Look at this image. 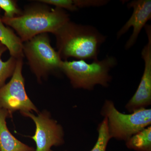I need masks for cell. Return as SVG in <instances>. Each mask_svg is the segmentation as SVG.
Here are the masks:
<instances>
[{
	"label": "cell",
	"mask_w": 151,
	"mask_h": 151,
	"mask_svg": "<svg viewBox=\"0 0 151 151\" xmlns=\"http://www.w3.org/2000/svg\"><path fill=\"white\" fill-rule=\"evenodd\" d=\"M54 35L57 52L63 60L70 57L78 60H97L100 47L107 38L92 26L70 21Z\"/></svg>",
	"instance_id": "6da1fadb"
},
{
	"label": "cell",
	"mask_w": 151,
	"mask_h": 151,
	"mask_svg": "<svg viewBox=\"0 0 151 151\" xmlns=\"http://www.w3.org/2000/svg\"><path fill=\"white\" fill-rule=\"evenodd\" d=\"M1 19L4 24L14 29L23 43L41 34H54L70 21L69 15L64 9L51 8L43 3L27 6L18 17H3Z\"/></svg>",
	"instance_id": "7a4b0ae2"
},
{
	"label": "cell",
	"mask_w": 151,
	"mask_h": 151,
	"mask_svg": "<svg viewBox=\"0 0 151 151\" xmlns=\"http://www.w3.org/2000/svg\"><path fill=\"white\" fill-rule=\"evenodd\" d=\"M115 57L107 55L101 60H93L88 63L85 60H63L60 70L76 89L92 90L97 85L107 87L112 80L110 70L117 65Z\"/></svg>",
	"instance_id": "3957f363"
},
{
	"label": "cell",
	"mask_w": 151,
	"mask_h": 151,
	"mask_svg": "<svg viewBox=\"0 0 151 151\" xmlns=\"http://www.w3.org/2000/svg\"><path fill=\"white\" fill-rule=\"evenodd\" d=\"M107 118L108 134L111 139L127 142L151 124V109H138L126 114L119 112L113 101L105 100L101 112Z\"/></svg>",
	"instance_id": "277c9868"
},
{
	"label": "cell",
	"mask_w": 151,
	"mask_h": 151,
	"mask_svg": "<svg viewBox=\"0 0 151 151\" xmlns=\"http://www.w3.org/2000/svg\"><path fill=\"white\" fill-rule=\"evenodd\" d=\"M23 51L37 81H41L52 71L60 70L63 60L51 46L47 33L38 35L24 42Z\"/></svg>",
	"instance_id": "5b68a950"
},
{
	"label": "cell",
	"mask_w": 151,
	"mask_h": 151,
	"mask_svg": "<svg viewBox=\"0 0 151 151\" xmlns=\"http://www.w3.org/2000/svg\"><path fill=\"white\" fill-rule=\"evenodd\" d=\"M23 58L17 59L16 66L11 79L0 88V108L6 110L12 116L19 111L21 114L27 112L39 113L26 91L23 76Z\"/></svg>",
	"instance_id": "8992f818"
},
{
	"label": "cell",
	"mask_w": 151,
	"mask_h": 151,
	"mask_svg": "<svg viewBox=\"0 0 151 151\" xmlns=\"http://www.w3.org/2000/svg\"><path fill=\"white\" fill-rule=\"evenodd\" d=\"M21 114L32 119L35 124L34 135L30 137L35 142L36 148L35 151H50L53 146L58 147L64 144L63 129L52 119L48 111L44 110L37 116L31 112Z\"/></svg>",
	"instance_id": "52a82bcc"
},
{
	"label": "cell",
	"mask_w": 151,
	"mask_h": 151,
	"mask_svg": "<svg viewBox=\"0 0 151 151\" xmlns=\"http://www.w3.org/2000/svg\"><path fill=\"white\" fill-rule=\"evenodd\" d=\"M148 42L143 48L142 56L145 62V69L137 91L126 105L130 113L141 108H146L151 104V27H145Z\"/></svg>",
	"instance_id": "ba28073f"
},
{
	"label": "cell",
	"mask_w": 151,
	"mask_h": 151,
	"mask_svg": "<svg viewBox=\"0 0 151 151\" xmlns=\"http://www.w3.org/2000/svg\"><path fill=\"white\" fill-rule=\"evenodd\" d=\"M128 8H133L132 16L118 33L119 39L127 33L131 27H133L132 35L125 45V49H129L136 43L138 36L147 22L151 19V0H135L127 5Z\"/></svg>",
	"instance_id": "9c48e42d"
},
{
	"label": "cell",
	"mask_w": 151,
	"mask_h": 151,
	"mask_svg": "<svg viewBox=\"0 0 151 151\" xmlns=\"http://www.w3.org/2000/svg\"><path fill=\"white\" fill-rule=\"evenodd\" d=\"M12 117L7 111L0 108V151H35L34 148L19 140L10 132L6 120Z\"/></svg>",
	"instance_id": "30bf717a"
},
{
	"label": "cell",
	"mask_w": 151,
	"mask_h": 151,
	"mask_svg": "<svg viewBox=\"0 0 151 151\" xmlns=\"http://www.w3.org/2000/svg\"><path fill=\"white\" fill-rule=\"evenodd\" d=\"M0 42L9 50L11 56L17 59L23 58V42L12 29L4 25L1 15Z\"/></svg>",
	"instance_id": "8fae6325"
},
{
	"label": "cell",
	"mask_w": 151,
	"mask_h": 151,
	"mask_svg": "<svg viewBox=\"0 0 151 151\" xmlns=\"http://www.w3.org/2000/svg\"><path fill=\"white\" fill-rule=\"evenodd\" d=\"M126 145L136 151H151V126L132 136L126 142Z\"/></svg>",
	"instance_id": "7c38bea8"
},
{
	"label": "cell",
	"mask_w": 151,
	"mask_h": 151,
	"mask_svg": "<svg viewBox=\"0 0 151 151\" xmlns=\"http://www.w3.org/2000/svg\"><path fill=\"white\" fill-rule=\"evenodd\" d=\"M7 50L4 45L0 46V88L5 84L7 79L12 76L17 60V58L11 56L7 61H3L2 55Z\"/></svg>",
	"instance_id": "4fadbf2b"
},
{
	"label": "cell",
	"mask_w": 151,
	"mask_h": 151,
	"mask_svg": "<svg viewBox=\"0 0 151 151\" xmlns=\"http://www.w3.org/2000/svg\"><path fill=\"white\" fill-rule=\"evenodd\" d=\"M97 131L98 136L97 142L90 151H106L108 142L111 139L108 134L107 118H104L99 124Z\"/></svg>",
	"instance_id": "5bb4252c"
},
{
	"label": "cell",
	"mask_w": 151,
	"mask_h": 151,
	"mask_svg": "<svg viewBox=\"0 0 151 151\" xmlns=\"http://www.w3.org/2000/svg\"><path fill=\"white\" fill-rule=\"evenodd\" d=\"M0 8L4 11L3 17L7 18L18 17L23 12L18 6L16 1L13 0H0Z\"/></svg>",
	"instance_id": "9a60e30c"
},
{
	"label": "cell",
	"mask_w": 151,
	"mask_h": 151,
	"mask_svg": "<svg viewBox=\"0 0 151 151\" xmlns=\"http://www.w3.org/2000/svg\"><path fill=\"white\" fill-rule=\"evenodd\" d=\"M37 1L47 5L54 6L56 8L63 9H65L71 12H75L78 10L74 4L73 0H40Z\"/></svg>",
	"instance_id": "2e32d148"
},
{
	"label": "cell",
	"mask_w": 151,
	"mask_h": 151,
	"mask_svg": "<svg viewBox=\"0 0 151 151\" xmlns=\"http://www.w3.org/2000/svg\"><path fill=\"white\" fill-rule=\"evenodd\" d=\"M78 9L91 6H100L106 5L109 1L105 0H73Z\"/></svg>",
	"instance_id": "e0dca14e"
},
{
	"label": "cell",
	"mask_w": 151,
	"mask_h": 151,
	"mask_svg": "<svg viewBox=\"0 0 151 151\" xmlns=\"http://www.w3.org/2000/svg\"><path fill=\"white\" fill-rule=\"evenodd\" d=\"M3 45L1 43V42H0V46H1V45Z\"/></svg>",
	"instance_id": "ac0fdd59"
}]
</instances>
